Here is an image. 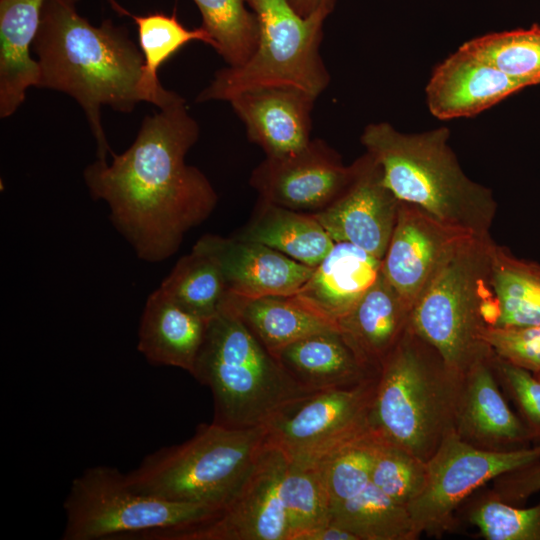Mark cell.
Listing matches in <instances>:
<instances>
[{
  "label": "cell",
  "instance_id": "cell-15",
  "mask_svg": "<svg viewBox=\"0 0 540 540\" xmlns=\"http://www.w3.org/2000/svg\"><path fill=\"white\" fill-rule=\"evenodd\" d=\"M355 162L341 156L322 139L281 157H266L249 182L259 199L291 210L314 214L334 202L352 181Z\"/></svg>",
  "mask_w": 540,
  "mask_h": 540
},
{
  "label": "cell",
  "instance_id": "cell-9",
  "mask_svg": "<svg viewBox=\"0 0 540 540\" xmlns=\"http://www.w3.org/2000/svg\"><path fill=\"white\" fill-rule=\"evenodd\" d=\"M63 540H134L205 522L221 510L137 492L117 468L97 465L73 479L63 503Z\"/></svg>",
  "mask_w": 540,
  "mask_h": 540
},
{
  "label": "cell",
  "instance_id": "cell-2",
  "mask_svg": "<svg viewBox=\"0 0 540 540\" xmlns=\"http://www.w3.org/2000/svg\"><path fill=\"white\" fill-rule=\"evenodd\" d=\"M63 0H46L33 48L38 56V87L64 92L84 110L97 143L99 160L113 154L101 122L109 105L130 112L142 101L139 82L143 55L126 30L110 20L90 24Z\"/></svg>",
  "mask_w": 540,
  "mask_h": 540
},
{
  "label": "cell",
  "instance_id": "cell-34",
  "mask_svg": "<svg viewBox=\"0 0 540 540\" xmlns=\"http://www.w3.org/2000/svg\"><path fill=\"white\" fill-rule=\"evenodd\" d=\"M373 434L370 479L389 499L408 508L426 485L427 461L375 432Z\"/></svg>",
  "mask_w": 540,
  "mask_h": 540
},
{
  "label": "cell",
  "instance_id": "cell-13",
  "mask_svg": "<svg viewBox=\"0 0 540 540\" xmlns=\"http://www.w3.org/2000/svg\"><path fill=\"white\" fill-rule=\"evenodd\" d=\"M287 458L266 443L243 484L213 518L189 527L146 533L138 540H289L280 482Z\"/></svg>",
  "mask_w": 540,
  "mask_h": 540
},
{
  "label": "cell",
  "instance_id": "cell-12",
  "mask_svg": "<svg viewBox=\"0 0 540 540\" xmlns=\"http://www.w3.org/2000/svg\"><path fill=\"white\" fill-rule=\"evenodd\" d=\"M373 440L370 430L320 465L331 522L359 540L418 539L407 508L389 499L370 479Z\"/></svg>",
  "mask_w": 540,
  "mask_h": 540
},
{
  "label": "cell",
  "instance_id": "cell-29",
  "mask_svg": "<svg viewBox=\"0 0 540 540\" xmlns=\"http://www.w3.org/2000/svg\"><path fill=\"white\" fill-rule=\"evenodd\" d=\"M491 282L500 307L495 327L540 325V264L490 244Z\"/></svg>",
  "mask_w": 540,
  "mask_h": 540
},
{
  "label": "cell",
  "instance_id": "cell-37",
  "mask_svg": "<svg viewBox=\"0 0 540 540\" xmlns=\"http://www.w3.org/2000/svg\"><path fill=\"white\" fill-rule=\"evenodd\" d=\"M481 338L500 359L532 373L540 370V325L486 327Z\"/></svg>",
  "mask_w": 540,
  "mask_h": 540
},
{
  "label": "cell",
  "instance_id": "cell-11",
  "mask_svg": "<svg viewBox=\"0 0 540 540\" xmlns=\"http://www.w3.org/2000/svg\"><path fill=\"white\" fill-rule=\"evenodd\" d=\"M540 460L533 447L495 451L478 448L450 433L427 461L421 494L408 506L419 535L441 537L456 528L455 512L480 488L497 477Z\"/></svg>",
  "mask_w": 540,
  "mask_h": 540
},
{
  "label": "cell",
  "instance_id": "cell-8",
  "mask_svg": "<svg viewBox=\"0 0 540 540\" xmlns=\"http://www.w3.org/2000/svg\"><path fill=\"white\" fill-rule=\"evenodd\" d=\"M257 17L259 39L242 65L218 70L196 101H229L265 87H293L318 97L330 75L319 53L326 17H303L289 0H246Z\"/></svg>",
  "mask_w": 540,
  "mask_h": 540
},
{
  "label": "cell",
  "instance_id": "cell-4",
  "mask_svg": "<svg viewBox=\"0 0 540 540\" xmlns=\"http://www.w3.org/2000/svg\"><path fill=\"white\" fill-rule=\"evenodd\" d=\"M462 381L409 325L380 367L370 429L428 461L455 430Z\"/></svg>",
  "mask_w": 540,
  "mask_h": 540
},
{
  "label": "cell",
  "instance_id": "cell-17",
  "mask_svg": "<svg viewBox=\"0 0 540 540\" xmlns=\"http://www.w3.org/2000/svg\"><path fill=\"white\" fill-rule=\"evenodd\" d=\"M193 249L217 262L228 292L239 297L294 295L313 271L312 267L268 246L234 236L206 234Z\"/></svg>",
  "mask_w": 540,
  "mask_h": 540
},
{
  "label": "cell",
  "instance_id": "cell-38",
  "mask_svg": "<svg viewBox=\"0 0 540 540\" xmlns=\"http://www.w3.org/2000/svg\"><path fill=\"white\" fill-rule=\"evenodd\" d=\"M488 490L503 502H524L540 491V460L497 477Z\"/></svg>",
  "mask_w": 540,
  "mask_h": 540
},
{
  "label": "cell",
  "instance_id": "cell-27",
  "mask_svg": "<svg viewBox=\"0 0 540 540\" xmlns=\"http://www.w3.org/2000/svg\"><path fill=\"white\" fill-rule=\"evenodd\" d=\"M223 307L231 309L272 356L299 339L338 329L302 305L294 295L245 298L229 293Z\"/></svg>",
  "mask_w": 540,
  "mask_h": 540
},
{
  "label": "cell",
  "instance_id": "cell-40",
  "mask_svg": "<svg viewBox=\"0 0 540 540\" xmlns=\"http://www.w3.org/2000/svg\"><path fill=\"white\" fill-rule=\"evenodd\" d=\"M337 0H289L290 4L303 17L327 16L333 11Z\"/></svg>",
  "mask_w": 540,
  "mask_h": 540
},
{
  "label": "cell",
  "instance_id": "cell-21",
  "mask_svg": "<svg viewBox=\"0 0 540 540\" xmlns=\"http://www.w3.org/2000/svg\"><path fill=\"white\" fill-rule=\"evenodd\" d=\"M381 268L382 260L363 249L335 242L294 297L337 325L375 283Z\"/></svg>",
  "mask_w": 540,
  "mask_h": 540
},
{
  "label": "cell",
  "instance_id": "cell-24",
  "mask_svg": "<svg viewBox=\"0 0 540 540\" xmlns=\"http://www.w3.org/2000/svg\"><path fill=\"white\" fill-rule=\"evenodd\" d=\"M273 357L294 381L313 392L353 386L378 374L362 363L339 329L299 339Z\"/></svg>",
  "mask_w": 540,
  "mask_h": 540
},
{
  "label": "cell",
  "instance_id": "cell-18",
  "mask_svg": "<svg viewBox=\"0 0 540 540\" xmlns=\"http://www.w3.org/2000/svg\"><path fill=\"white\" fill-rule=\"evenodd\" d=\"M533 86L459 47L433 70L426 86L429 111L440 120L474 116Z\"/></svg>",
  "mask_w": 540,
  "mask_h": 540
},
{
  "label": "cell",
  "instance_id": "cell-35",
  "mask_svg": "<svg viewBox=\"0 0 540 540\" xmlns=\"http://www.w3.org/2000/svg\"><path fill=\"white\" fill-rule=\"evenodd\" d=\"M467 506V520L486 540H540V502L523 508L503 502L488 489Z\"/></svg>",
  "mask_w": 540,
  "mask_h": 540
},
{
  "label": "cell",
  "instance_id": "cell-31",
  "mask_svg": "<svg viewBox=\"0 0 540 540\" xmlns=\"http://www.w3.org/2000/svg\"><path fill=\"white\" fill-rule=\"evenodd\" d=\"M193 1L202 15V27L212 39V47L228 66L244 64L259 39L257 17L246 8V0Z\"/></svg>",
  "mask_w": 540,
  "mask_h": 540
},
{
  "label": "cell",
  "instance_id": "cell-25",
  "mask_svg": "<svg viewBox=\"0 0 540 540\" xmlns=\"http://www.w3.org/2000/svg\"><path fill=\"white\" fill-rule=\"evenodd\" d=\"M46 0H0V117L11 116L38 87L40 67L30 55Z\"/></svg>",
  "mask_w": 540,
  "mask_h": 540
},
{
  "label": "cell",
  "instance_id": "cell-28",
  "mask_svg": "<svg viewBox=\"0 0 540 540\" xmlns=\"http://www.w3.org/2000/svg\"><path fill=\"white\" fill-rule=\"evenodd\" d=\"M136 23L143 67L139 82L142 101L160 109L184 101L175 92L166 90L158 80V69L173 54L190 41L200 40L212 46V39L203 28L187 29L174 15L161 13L136 16L129 14Z\"/></svg>",
  "mask_w": 540,
  "mask_h": 540
},
{
  "label": "cell",
  "instance_id": "cell-5",
  "mask_svg": "<svg viewBox=\"0 0 540 540\" xmlns=\"http://www.w3.org/2000/svg\"><path fill=\"white\" fill-rule=\"evenodd\" d=\"M192 376L212 393L213 422L229 428L263 426L314 393L294 381L227 307L209 320Z\"/></svg>",
  "mask_w": 540,
  "mask_h": 540
},
{
  "label": "cell",
  "instance_id": "cell-32",
  "mask_svg": "<svg viewBox=\"0 0 540 540\" xmlns=\"http://www.w3.org/2000/svg\"><path fill=\"white\" fill-rule=\"evenodd\" d=\"M280 497L289 524V540L331 522L328 491L321 466L288 461L280 482Z\"/></svg>",
  "mask_w": 540,
  "mask_h": 540
},
{
  "label": "cell",
  "instance_id": "cell-39",
  "mask_svg": "<svg viewBox=\"0 0 540 540\" xmlns=\"http://www.w3.org/2000/svg\"><path fill=\"white\" fill-rule=\"evenodd\" d=\"M298 540H359L351 531L330 522L299 536Z\"/></svg>",
  "mask_w": 540,
  "mask_h": 540
},
{
  "label": "cell",
  "instance_id": "cell-42",
  "mask_svg": "<svg viewBox=\"0 0 540 540\" xmlns=\"http://www.w3.org/2000/svg\"><path fill=\"white\" fill-rule=\"evenodd\" d=\"M63 1H66L68 3H71V4H74L78 1V0H63Z\"/></svg>",
  "mask_w": 540,
  "mask_h": 540
},
{
  "label": "cell",
  "instance_id": "cell-36",
  "mask_svg": "<svg viewBox=\"0 0 540 540\" xmlns=\"http://www.w3.org/2000/svg\"><path fill=\"white\" fill-rule=\"evenodd\" d=\"M493 367L500 384L513 400L532 442H540V381L526 369L493 353Z\"/></svg>",
  "mask_w": 540,
  "mask_h": 540
},
{
  "label": "cell",
  "instance_id": "cell-7",
  "mask_svg": "<svg viewBox=\"0 0 540 540\" xmlns=\"http://www.w3.org/2000/svg\"><path fill=\"white\" fill-rule=\"evenodd\" d=\"M490 236L467 241L444 266L411 311L410 326L463 376L492 350L482 340L500 307L491 282Z\"/></svg>",
  "mask_w": 540,
  "mask_h": 540
},
{
  "label": "cell",
  "instance_id": "cell-16",
  "mask_svg": "<svg viewBox=\"0 0 540 540\" xmlns=\"http://www.w3.org/2000/svg\"><path fill=\"white\" fill-rule=\"evenodd\" d=\"M340 196L314 213L334 242L353 244L382 260L392 236L400 201L385 185L377 161L365 153Z\"/></svg>",
  "mask_w": 540,
  "mask_h": 540
},
{
  "label": "cell",
  "instance_id": "cell-41",
  "mask_svg": "<svg viewBox=\"0 0 540 540\" xmlns=\"http://www.w3.org/2000/svg\"><path fill=\"white\" fill-rule=\"evenodd\" d=\"M534 376L540 381V370L533 373Z\"/></svg>",
  "mask_w": 540,
  "mask_h": 540
},
{
  "label": "cell",
  "instance_id": "cell-1",
  "mask_svg": "<svg viewBox=\"0 0 540 540\" xmlns=\"http://www.w3.org/2000/svg\"><path fill=\"white\" fill-rule=\"evenodd\" d=\"M198 137L184 100L146 116L132 145L113 153L110 164L97 159L84 170L92 198L108 204L113 225L144 261L173 255L217 205L207 177L185 163Z\"/></svg>",
  "mask_w": 540,
  "mask_h": 540
},
{
  "label": "cell",
  "instance_id": "cell-33",
  "mask_svg": "<svg viewBox=\"0 0 540 540\" xmlns=\"http://www.w3.org/2000/svg\"><path fill=\"white\" fill-rule=\"evenodd\" d=\"M508 76L540 84V25L485 34L461 46Z\"/></svg>",
  "mask_w": 540,
  "mask_h": 540
},
{
  "label": "cell",
  "instance_id": "cell-14",
  "mask_svg": "<svg viewBox=\"0 0 540 540\" xmlns=\"http://www.w3.org/2000/svg\"><path fill=\"white\" fill-rule=\"evenodd\" d=\"M474 237L416 205L400 201L396 224L382 259V274L413 309L444 266Z\"/></svg>",
  "mask_w": 540,
  "mask_h": 540
},
{
  "label": "cell",
  "instance_id": "cell-6",
  "mask_svg": "<svg viewBox=\"0 0 540 540\" xmlns=\"http://www.w3.org/2000/svg\"><path fill=\"white\" fill-rule=\"evenodd\" d=\"M263 426L200 424L187 441L145 456L126 480L137 492L221 510L251 471L262 448Z\"/></svg>",
  "mask_w": 540,
  "mask_h": 540
},
{
  "label": "cell",
  "instance_id": "cell-3",
  "mask_svg": "<svg viewBox=\"0 0 540 540\" xmlns=\"http://www.w3.org/2000/svg\"><path fill=\"white\" fill-rule=\"evenodd\" d=\"M449 136L446 127L407 134L379 122L367 125L360 140L399 201L476 237H488L497 203L489 188L462 170Z\"/></svg>",
  "mask_w": 540,
  "mask_h": 540
},
{
  "label": "cell",
  "instance_id": "cell-30",
  "mask_svg": "<svg viewBox=\"0 0 540 540\" xmlns=\"http://www.w3.org/2000/svg\"><path fill=\"white\" fill-rule=\"evenodd\" d=\"M159 288L179 305L206 320L221 311L229 295L217 262L193 248L178 260Z\"/></svg>",
  "mask_w": 540,
  "mask_h": 540
},
{
  "label": "cell",
  "instance_id": "cell-10",
  "mask_svg": "<svg viewBox=\"0 0 540 540\" xmlns=\"http://www.w3.org/2000/svg\"><path fill=\"white\" fill-rule=\"evenodd\" d=\"M377 377L316 391L289 404L263 425L266 443L292 463L320 466L370 430Z\"/></svg>",
  "mask_w": 540,
  "mask_h": 540
},
{
  "label": "cell",
  "instance_id": "cell-22",
  "mask_svg": "<svg viewBox=\"0 0 540 540\" xmlns=\"http://www.w3.org/2000/svg\"><path fill=\"white\" fill-rule=\"evenodd\" d=\"M412 308L382 274L337 327L362 363L379 373L410 325Z\"/></svg>",
  "mask_w": 540,
  "mask_h": 540
},
{
  "label": "cell",
  "instance_id": "cell-20",
  "mask_svg": "<svg viewBox=\"0 0 540 540\" xmlns=\"http://www.w3.org/2000/svg\"><path fill=\"white\" fill-rule=\"evenodd\" d=\"M493 352L464 375L454 432L478 448L505 451L529 446V432L508 406L493 367Z\"/></svg>",
  "mask_w": 540,
  "mask_h": 540
},
{
  "label": "cell",
  "instance_id": "cell-26",
  "mask_svg": "<svg viewBox=\"0 0 540 540\" xmlns=\"http://www.w3.org/2000/svg\"><path fill=\"white\" fill-rule=\"evenodd\" d=\"M232 236L263 244L312 268L335 243L313 214L262 199H258L249 221Z\"/></svg>",
  "mask_w": 540,
  "mask_h": 540
},
{
  "label": "cell",
  "instance_id": "cell-23",
  "mask_svg": "<svg viewBox=\"0 0 540 540\" xmlns=\"http://www.w3.org/2000/svg\"><path fill=\"white\" fill-rule=\"evenodd\" d=\"M208 322L158 288L149 295L140 319L138 350L151 364L192 375Z\"/></svg>",
  "mask_w": 540,
  "mask_h": 540
},
{
  "label": "cell",
  "instance_id": "cell-19",
  "mask_svg": "<svg viewBox=\"0 0 540 540\" xmlns=\"http://www.w3.org/2000/svg\"><path fill=\"white\" fill-rule=\"evenodd\" d=\"M316 99L293 87H265L239 93L228 102L243 122L248 139L261 147L266 157H281L311 141Z\"/></svg>",
  "mask_w": 540,
  "mask_h": 540
}]
</instances>
